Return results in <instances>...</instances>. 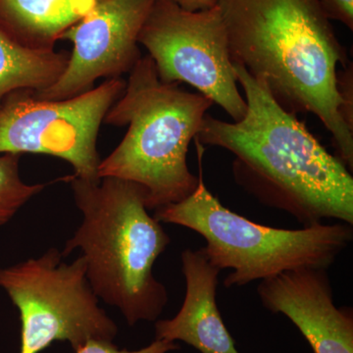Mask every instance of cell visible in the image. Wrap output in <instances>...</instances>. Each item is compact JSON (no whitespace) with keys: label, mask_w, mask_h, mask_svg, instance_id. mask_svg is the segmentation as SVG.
I'll use <instances>...</instances> for the list:
<instances>
[{"label":"cell","mask_w":353,"mask_h":353,"mask_svg":"<svg viewBox=\"0 0 353 353\" xmlns=\"http://www.w3.org/2000/svg\"><path fill=\"white\" fill-rule=\"evenodd\" d=\"M180 85L162 82L152 57H141L104 118V124L129 128L119 145L101 160L99 178L137 183L145 192L148 210L183 201L199 185V176L188 167V150L214 103Z\"/></svg>","instance_id":"cell-4"},{"label":"cell","mask_w":353,"mask_h":353,"mask_svg":"<svg viewBox=\"0 0 353 353\" xmlns=\"http://www.w3.org/2000/svg\"><path fill=\"white\" fill-rule=\"evenodd\" d=\"M125 88L122 78L108 79L85 94L60 101L39 99L29 90L11 92L0 103V154L50 155L68 162L77 178L99 182L97 136Z\"/></svg>","instance_id":"cell-7"},{"label":"cell","mask_w":353,"mask_h":353,"mask_svg":"<svg viewBox=\"0 0 353 353\" xmlns=\"http://www.w3.org/2000/svg\"><path fill=\"white\" fill-rule=\"evenodd\" d=\"M181 259L185 299L175 317L155 323V340L182 341L201 353H240L216 301L221 270L211 264L203 248L183 250Z\"/></svg>","instance_id":"cell-11"},{"label":"cell","mask_w":353,"mask_h":353,"mask_svg":"<svg viewBox=\"0 0 353 353\" xmlns=\"http://www.w3.org/2000/svg\"><path fill=\"white\" fill-rule=\"evenodd\" d=\"M199 185L187 199L155 210L160 223L179 225L201 234L209 261L233 272L226 288L243 287L301 268L328 269L353 239L352 225L339 222L299 230L263 226L225 208L203 180V145L194 139Z\"/></svg>","instance_id":"cell-5"},{"label":"cell","mask_w":353,"mask_h":353,"mask_svg":"<svg viewBox=\"0 0 353 353\" xmlns=\"http://www.w3.org/2000/svg\"><path fill=\"white\" fill-rule=\"evenodd\" d=\"M138 41L164 83H188L217 104L234 122L245 117L219 7L185 10L171 0H155Z\"/></svg>","instance_id":"cell-8"},{"label":"cell","mask_w":353,"mask_h":353,"mask_svg":"<svg viewBox=\"0 0 353 353\" xmlns=\"http://www.w3.org/2000/svg\"><path fill=\"white\" fill-rule=\"evenodd\" d=\"M155 0H97L92 10L64 32L73 50L57 82L34 97L60 101L85 94L99 79L121 78L141 59L139 34Z\"/></svg>","instance_id":"cell-9"},{"label":"cell","mask_w":353,"mask_h":353,"mask_svg":"<svg viewBox=\"0 0 353 353\" xmlns=\"http://www.w3.org/2000/svg\"><path fill=\"white\" fill-rule=\"evenodd\" d=\"M50 248L38 259L0 269V288L20 312V353H39L53 341H69L74 350L88 341H113L118 329L99 306L87 279L83 256L62 262Z\"/></svg>","instance_id":"cell-6"},{"label":"cell","mask_w":353,"mask_h":353,"mask_svg":"<svg viewBox=\"0 0 353 353\" xmlns=\"http://www.w3.org/2000/svg\"><path fill=\"white\" fill-rule=\"evenodd\" d=\"M69 58L68 51L32 50L0 32V103L16 90L50 88L63 74Z\"/></svg>","instance_id":"cell-13"},{"label":"cell","mask_w":353,"mask_h":353,"mask_svg":"<svg viewBox=\"0 0 353 353\" xmlns=\"http://www.w3.org/2000/svg\"><path fill=\"white\" fill-rule=\"evenodd\" d=\"M171 1L175 2L185 10L192 11V12L206 10L215 6L214 0H171Z\"/></svg>","instance_id":"cell-18"},{"label":"cell","mask_w":353,"mask_h":353,"mask_svg":"<svg viewBox=\"0 0 353 353\" xmlns=\"http://www.w3.org/2000/svg\"><path fill=\"white\" fill-rule=\"evenodd\" d=\"M336 90L340 99V114L347 126L353 132V69L348 62L343 71L336 72Z\"/></svg>","instance_id":"cell-16"},{"label":"cell","mask_w":353,"mask_h":353,"mask_svg":"<svg viewBox=\"0 0 353 353\" xmlns=\"http://www.w3.org/2000/svg\"><path fill=\"white\" fill-rule=\"evenodd\" d=\"M97 0H0V32L32 50H54Z\"/></svg>","instance_id":"cell-12"},{"label":"cell","mask_w":353,"mask_h":353,"mask_svg":"<svg viewBox=\"0 0 353 353\" xmlns=\"http://www.w3.org/2000/svg\"><path fill=\"white\" fill-rule=\"evenodd\" d=\"M329 20L338 21L353 30V0H319Z\"/></svg>","instance_id":"cell-17"},{"label":"cell","mask_w":353,"mask_h":353,"mask_svg":"<svg viewBox=\"0 0 353 353\" xmlns=\"http://www.w3.org/2000/svg\"><path fill=\"white\" fill-rule=\"evenodd\" d=\"M234 69L245 92V117L227 122L206 114L197 141L231 152L234 182L263 205L303 227L325 219L353 225L352 172L274 99L263 81L241 65Z\"/></svg>","instance_id":"cell-1"},{"label":"cell","mask_w":353,"mask_h":353,"mask_svg":"<svg viewBox=\"0 0 353 353\" xmlns=\"http://www.w3.org/2000/svg\"><path fill=\"white\" fill-rule=\"evenodd\" d=\"M69 179L83 222L62 255L82 250L95 296L119 309L130 326L157 321L168 292L154 277L153 266L171 239L148 213L145 192L113 176L97 183Z\"/></svg>","instance_id":"cell-3"},{"label":"cell","mask_w":353,"mask_h":353,"mask_svg":"<svg viewBox=\"0 0 353 353\" xmlns=\"http://www.w3.org/2000/svg\"><path fill=\"white\" fill-rule=\"evenodd\" d=\"M179 345L174 341L155 340L148 347L141 350L129 352L126 350H119L112 341H90L83 347L75 350L76 353H168L178 350Z\"/></svg>","instance_id":"cell-15"},{"label":"cell","mask_w":353,"mask_h":353,"mask_svg":"<svg viewBox=\"0 0 353 353\" xmlns=\"http://www.w3.org/2000/svg\"><path fill=\"white\" fill-rule=\"evenodd\" d=\"M265 308L296 325L314 353H353L352 307H336L327 269L301 268L261 281Z\"/></svg>","instance_id":"cell-10"},{"label":"cell","mask_w":353,"mask_h":353,"mask_svg":"<svg viewBox=\"0 0 353 353\" xmlns=\"http://www.w3.org/2000/svg\"><path fill=\"white\" fill-rule=\"evenodd\" d=\"M21 154H0V227L7 224L46 183L29 185L20 176Z\"/></svg>","instance_id":"cell-14"},{"label":"cell","mask_w":353,"mask_h":353,"mask_svg":"<svg viewBox=\"0 0 353 353\" xmlns=\"http://www.w3.org/2000/svg\"><path fill=\"white\" fill-rule=\"evenodd\" d=\"M230 55L263 81L285 110L312 113L332 134L338 157L352 171L353 132L340 114L339 65L347 50L319 0H214Z\"/></svg>","instance_id":"cell-2"}]
</instances>
